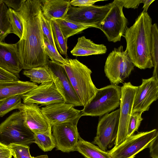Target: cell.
<instances>
[{
  "label": "cell",
  "instance_id": "obj_1",
  "mask_svg": "<svg viewBox=\"0 0 158 158\" xmlns=\"http://www.w3.org/2000/svg\"><path fill=\"white\" fill-rule=\"evenodd\" d=\"M40 0H25L18 13L22 21L23 31L17 42L23 69L47 64L49 60L44 49Z\"/></svg>",
  "mask_w": 158,
  "mask_h": 158
},
{
  "label": "cell",
  "instance_id": "obj_2",
  "mask_svg": "<svg viewBox=\"0 0 158 158\" xmlns=\"http://www.w3.org/2000/svg\"><path fill=\"white\" fill-rule=\"evenodd\" d=\"M152 25L148 12L143 11L123 36L126 41V50L134 66L140 69L154 67L151 56Z\"/></svg>",
  "mask_w": 158,
  "mask_h": 158
},
{
  "label": "cell",
  "instance_id": "obj_3",
  "mask_svg": "<svg viewBox=\"0 0 158 158\" xmlns=\"http://www.w3.org/2000/svg\"><path fill=\"white\" fill-rule=\"evenodd\" d=\"M63 66L82 106H85L98 89L91 79V70L76 59L68 58L67 63Z\"/></svg>",
  "mask_w": 158,
  "mask_h": 158
},
{
  "label": "cell",
  "instance_id": "obj_4",
  "mask_svg": "<svg viewBox=\"0 0 158 158\" xmlns=\"http://www.w3.org/2000/svg\"><path fill=\"white\" fill-rule=\"evenodd\" d=\"M121 87L111 84L98 89L94 97L81 110V116H102L120 106Z\"/></svg>",
  "mask_w": 158,
  "mask_h": 158
},
{
  "label": "cell",
  "instance_id": "obj_5",
  "mask_svg": "<svg viewBox=\"0 0 158 158\" xmlns=\"http://www.w3.org/2000/svg\"><path fill=\"white\" fill-rule=\"evenodd\" d=\"M34 134L25 124L21 112H13L0 124V143L29 146L33 143Z\"/></svg>",
  "mask_w": 158,
  "mask_h": 158
},
{
  "label": "cell",
  "instance_id": "obj_6",
  "mask_svg": "<svg viewBox=\"0 0 158 158\" xmlns=\"http://www.w3.org/2000/svg\"><path fill=\"white\" fill-rule=\"evenodd\" d=\"M134 66L127 52L120 45L114 48L108 55L104 72L111 84L118 85L129 76Z\"/></svg>",
  "mask_w": 158,
  "mask_h": 158
},
{
  "label": "cell",
  "instance_id": "obj_7",
  "mask_svg": "<svg viewBox=\"0 0 158 158\" xmlns=\"http://www.w3.org/2000/svg\"><path fill=\"white\" fill-rule=\"evenodd\" d=\"M123 4L122 0H114L106 16L100 23L98 28L102 31L110 42L120 41L125 32L128 20L123 11Z\"/></svg>",
  "mask_w": 158,
  "mask_h": 158
},
{
  "label": "cell",
  "instance_id": "obj_8",
  "mask_svg": "<svg viewBox=\"0 0 158 158\" xmlns=\"http://www.w3.org/2000/svg\"><path fill=\"white\" fill-rule=\"evenodd\" d=\"M157 135L156 129L138 132L107 152L112 158H134L140 152L148 148L150 143Z\"/></svg>",
  "mask_w": 158,
  "mask_h": 158
},
{
  "label": "cell",
  "instance_id": "obj_9",
  "mask_svg": "<svg viewBox=\"0 0 158 158\" xmlns=\"http://www.w3.org/2000/svg\"><path fill=\"white\" fill-rule=\"evenodd\" d=\"M120 114L119 109L103 115L99 119L96 135L92 143L103 151H106L114 145L118 129Z\"/></svg>",
  "mask_w": 158,
  "mask_h": 158
},
{
  "label": "cell",
  "instance_id": "obj_10",
  "mask_svg": "<svg viewBox=\"0 0 158 158\" xmlns=\"http://www.w3.org/2000/svg\"><path fill=\"white\" fill-rule=\"evenodd\" d=\"M47 65L57 90L63 97L65 102L74 106H82L74 90L63 65L49 60Z\"/></svg>",
  "mask_w": 158,
  "mask_h": 158
},
{
  "label": "cell",
  "instance_id": "obj_11",
  "mask_svg": "<svg viewBox=\"0 0 158 158\" xmlns=\"http://www.w3.org/2000/svg\"><path fill=\"white\" fill-rule=\"evenodd\" d=\"M137 87L132 85L130 82L124 83L121 87V98L119 108V124L117 136L114 143V146H118L126 139Z\"/></svg>",
  "mask_w": 158,
  "mask_h": 158
},
{
  "label": "cell",
  "instance_id": "obj_12",
  "mask_svg": "<svg viewBox=\"0 0 158 158\" xmlns=\"http://www.w3.org/2000/svg\"><path fill=\"white\" fill-rule=\"evenodd\" d=\"M22 99L24 104H35L44 106L65 102L53 81L45 82L38 85L22 95Z\"/></svg>",
  "mask_w": 158,
  "mask_h": 158
},
{
  "label": "cell",
  "instance_id": "obj_13",
  "mask_svg": "<svg viewBox=\"0 0 158 158\" xmlns=\"http://www.w3.org/2000/svg\"><path fill=\"white\" fill-rule=\"evenodd\" d=\"M65 102L45 106L41 109L45 118L52 127L67 122H77L81 117V110Z\"/></svg>",
  "mask_w": 158,
  "mask_h": 158
},
{
  "label": "cell",
  "instance_id": "obj_14",
  "mask_svg": "<svg viewBox=\"0 0 158 158\" xmlns=\"http://www.w3.org/2000/svg\"><path fill=\"white\" fill-rule=\"evenodd\" d=\"M111 6V2L100 6L93 5L76 7L71 6L66 19L77 22L95 24L98 27Z\"/></svg>",
  "mask_w": 158,
  "mask_h": 158
},
{
  "label": "cell",
  "instance_id": "obj_15",
  "mask_svg": "<svg viewBox=\"0 0 158 158\" xmlns=\"http://www.w3.org/2000/svg\"><path fill=\"white\" fill-rule=\"evenodd\" d=\"M77 122H67L52 127V135L57 150L69 152L76 151L80 136L77 128Z\"/></svg>",
  "mask_w": 158,
  "mask_h": 158
},
{
  "label": "cell",
  "instance_id": "obj_16",
  "mask_svg": "<svg viewBox=\"0 0 158 158\" xmlns=\"http://www.w3.org/2000/svg\"><path fill=\"white\" fill-rule=\"evenodd\" d=\"M158 98V81L153 77L142 79V84L135 91L131 114L148 110L150 105Z\"/></svg>",
  "mask_w": 158,
  "mask_h": 158
},
{
  "label": "cell",
  "instance_id": "obj_17",
  "mask_svg": "<svg viewBox=\"0 0 158 158\" xmlns=\"http://www.w3.org/2000/svg\"><path fill=\"white\" fill-rule=\"evenodd\" d=\"M18 109L22 113L25 124L34 134L44 133L52 130V127L38 105L22 103Z\"/></svg>",
  "mask_w": 158,
  "mask_h": 158
},
{
  "label": "cell",
  "instance_id": "obj_18",
  "mask_svg": "<svg viewBox=\"0 0 158 158\" xmlns=\"http://www.w3.org/2000/svg\"><path fill=\"white\" fill-rule=\"evenodd\" d=\"M0 67L18 77L23 69L18 44L0 42Z\"/></svg>",
  "mask_w": 158,
  "mask_h": 158
},
{
  "label": "cell",
  "instance_id": "obj_19",
  "mask_svg": "<svg viewBox=\"0 0 158 158\" xmlns=\"http://www.w3.org/2000/svg\"><path fill=\"white\" fill-rule=\"evenodd\" d=\"M40 1L41 13L47 19H65L70 6L69 0H42Z\"/></svg>",
  "mask_w": 158,
  "mask_h": 158
},
{
  "label": "cell",
  "instance_id": "obj_20",
  "mask_svg": "<svg viewBox=\"0 0 158 158\" xmlns=\"http://www.w3.org/2000/svg\"><path fill=\"white\" fill-rule=\"evenodd\" d=\"M38 85L32 82L19 80L0 81V102L12 96L25 94Z\"/></svg>",
  "mask_w": 158,
  "mask_h": 158
},
{
  "label": "cell",
  "instance_id": "obj_21",
  "mask_svg": "<svg viewBox=\"0 0 158 158\" xmlns=\"http://www.w3.org/2000/svg\"><path fill=\"white\" fill-rule=\"evenodd\" d=\"M107 51L104 44H97L85 36L79 37L74 48L71 51L72 55L76 56H85L103 54Z\"/></svg>",
  "mask_w": 158,
  "mask_h": 158
},
{
  "label": "cell",
  "instance_id": "obj_22",
  "mask_svg": "<svg viewBox=\"0 0 158 158\" xmlns=\"http://www.w3.org/2000/svg\"><path fill=\"white\" fill-rule=\"evenodd\" d=\"M85 158H112L107 151L102 150L98 146L85 141L79 136L76 151Z\"/></svg>",
  "mask_w": 158,
  "mask_h": 158
},
{
  "label": "cell",
  "instance_id": "obj_23",
  "mask_svg": "<svg viewBox=\"0 0 158 158\" xmlns=\"http://www.w3.org/2000/svg\"><path fill=\"white\" fill-rule=\"evenodd\" d=\"M54 20L59 24L64 38L67 41L69 37L87 28L90 27L98 28L97 26L95 24L77 22L66 19Z\"/></svg>",
  "mask_w": 158,
  "mask_h": 158
},
{
  "label": "cell",
  "instance_id": "obj_24",
  "mask_svg": "<svg viewBox=\"0 0 158 158\" xmlns=\"http://www.w3.org/2000/svg\"><path fill=\"white\" fill-rule=\"evenodd\" d=\"M23 73L29 78L32 82L36 84L53 81L49 69L47 64L25 70Z\"/></svg>",
  "mask_w": 158,
  "mask_h": 158
},
{
  "label": "cell",
  "instance_id": "obj_25",
  "mask_svg": "<svg viewBox=\"0 0 158 158\" xmlns=\"http://www.w3.org/2000/svg\"><path fill=\"white\" fill-rule=\"evenodd\" d=\"M52 130L44 133L34 134V143L44 152L52 151L56 147V142Z\"/></svg>",
  "mask_w": 158,
  "mask_h": 158
},
{
  "label": "cell",
  "instance_id": "obj_26",
  "mask_svg": "<svg viewBox=\"0 0 158 158\" xmlns=\"http://www.w3.org/2000/svg\"><path fill=\"white\" fill-rule=\"evenodd\" d=\"M8 9L2 1L0 3V42H3L9 34L13 33Z\"/></svg>",
  "mask_w": 158,
  "mask_h": 158
},
{
  "label": "cell",
  "instance_id": "obj_27",
  "mask_svg": "<svg viewBox=\"0 0 158 158\" xmlns=\"http://www.w3.org/2000/svg\"><path fill=\"white\" fill-rule=\"evenodd\" d=\"M52 27L53 39L57 49L61 54L68 58L67 41L64 39L59 24L54 19L52 20Z\"/></svg>",
  "mask_w": 158,
  "mask_h": 158
},
{
  "label": "cell",
  "instance_id": "obj_28",
  "mask_svg": "<svg viewBox=\"0 0 158 158\" xmlns=\"http://www.w3.org/2000/svg\"><path fill=\"white\" fill-rule=\"evenodd\" d=\"M152 32L151 56L154 68L152 77L158 81V28L156 23L152 24Z\"/></svg>",
  "mask_w": 158,
  "mask_h": 158
},
{
  "label": "cell",
  "instance_id": "obj_29",
  "mask_svg": "<svg viewBox=\"0 0 158 158\" xmlns=\"http://www.w3.org/2000/svg\"><path fill=\"white\" fill-rule=\"evenodd\" d=\"M22 95L11 97L0 102V117L4 116L9 112L18 109L22 103Z\"/></svg>",
  "mask_w": 158,
  "mask_h": 158
},
{
  "label": "cell",
  "instance_id": "obj_30",
  "mask_svg": "<svg viewBox=\"0 0 158 158\" xmlns=\"http://www.w3.org/2000/svg\"><path fill=\"white\" fill-rule=\"evenodd\" d=\"M8 14L13 33L21 39L23 31V26L22 21L17 12L14 10L8 8Z\"/></svg>",
  "mask_w": 158,
  "mask_h": 158
},
{
  "label": "cell",
  "instance_id": "obj_31",
  "mask_svg": "<svg viewBox=\"0 0 158 158\" xmlns=\"http://www.w3.org/2000/svg\"><path fill=\"white\" fill-rule=\"evenodd\" d=\"M44 49L47 56L52 61L65 64L68 58H64L59 53L57 48L52 45L47 39L44 36Z\"/></svg>",
  "mask_w": 158,
  "mask_h": 158
},
{
  "label": "cell",
  "instance_id": "obj_32",
  "mask_svg": "<svg viewBox=\"0 0 158 158\" xmlns=\"http://www.w3.org/2000/svg\"><path fill=\"white\" fill-rule=\"evenodd\" d=\"M9 146L11 150L14 158H48L47 155L32 156L30 153L29 147L28 146L11 144Z\"/></svg>",
  "mask_w": 158,
  "mask_h": 158
},
{
  "label": "cell",
  "instance_id": "obj_33",
  "mask_svg": "<svg viewBox=\"0 0 158 158\" xmlns=\"http://www.w3.org/2000/svg\"><path fill=\"white\" fill-rule=\"evenodd\" d=\"M142 113L135 112L131 114L128 124L126 138L134 134L137 131L143 118L142 117Z\"/></svg>",
  "mask_w": 158,
  "mask_h": 158
},
{
  "label": "cell",
  "instance_id": "obj_34",
  "mask_svg": "<svg viewBox=\"0 0 158 158\" xmlns=\"http://www.w3.org/2000/svg\"><path fill=\"white\" fill-rule=\"evenodd\" d=\"M41 24L43 35L54 47L56 48L53 37L52 21L46 19L41 14Z\"/></svg>",
  "mask_w": 158,
  "mask_h": 158
},
{
  "label": "cell",
  "instance_id": "obj_35",
  "mask_svg": "<svg viewBox=\"0 0 158 158\" xmlns=\"http://www.w3.org/2000/svg\"><path fill=\"white\" fill-rule=\"evenodd\" d=\"M19 78L17 76L0 67V81H16Z\"/></svg>",
  "mask_w": 158,
  "mask_h": 158
},
{
  "label": "cell",
  "instance_id": "obj_36",
  "mask_svg": "<svg viewBox=\"0 0 158 158\" xmlns=\"http://www.w3.org/2000/svg\"><path fill=\"white\" fill-rule=\"evenodd\" d=\"M148 148L149 149L151 157L152 158H158V135L150 143Z\"/></svg>",
  "mask_w": 158,
  "mask_h": 158
},
{
  "label": "cell",
  "instance_id": "obj_37",
  "mask_svg": "<svg viewBox=\"0 0 158 158\" xmlns=\"http://www.w3.org/2000/svg\"><path fill=\"white\" fill-rule=\"evenodd\" d=\"M2 1L9 8L18 11L21 8L25 0H2Z\"/></svg>",
  "mask_w": 158,
  "mask_h": 158
},
{
  "label": "cell",
  "instance_id": "obj_38",
  "mask_svg": "<svg viewBox=\"0 0 158 158\" xmlns=\"http://www.w3.org/2000/svg\"><path fill=\"white\" fill-rule=\"evenodd\" d=\"M103 0H73L70 1V5L72 6L82 7L92 6L97 2Z\"/></svg>",
  "mask_w": 158,
  "mask_h": 158
},
{
  "label": "cell",
  "instance_id": "obj_39",
  "mask_svg": "<svg viewBox=\"0 0 158 158\" xmlns=\"http://www.w3.org/2000/svg\"><path fill=\"white\" fill-rule=\"evenodd\" d=\"M12 156L10 147L0 143V158H12Z\"/></svg>",
  "mask_w": 158,
  "mask_h": 158
},
{
  "label": "cell",
  "instance_id": "obj_40",
  "mask_svg": "<svg viewBox=\"0 0 158 158\" xmlns=\"http://www.w3.org/2000/svg\"><path fill=\"white\" fill-rule=\"evenodd\" d=\"M123 7L127 8L136 9L140 3L141 0H122Z\"/></svg>",
  "mask_w": 158,
  "mask_h": 158
},
{
  "label": "cell",
  "instance_id": "obj_41",
  "mask_svg": "<svg viewBox=\"0 0 158 158\" xmlns=\"http://www.w3.org/2000/svg\"><path fill=\"white\" fill-rule=\"evenodd\" d=\"M155 1V0H141L140 3H143V11L147 12L149 6Z\"/></svg>",
  "mask_w": 158,
  "mask_h": 158
},
{
  "label": "cell",
  "instance_id": "obj_42",
  "mask_svg": "<svg viewBox=\"0 0 158 158\" xmlns=\"http://www.w3.org/2000/svg\"><path fill=\"white\" fill-rule=\"evenodd\" d=\"M2 2V0H0V3Z\"/></svg>",
  "mask_w": 158,
  "mask_h": 158
}]
</instances>
